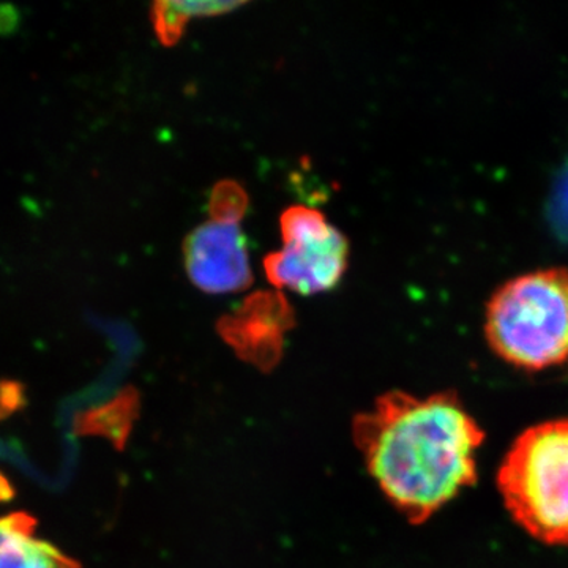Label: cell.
Returning a JSON list of instances; mask_svg holds the SVG:
<instances>
[{"instance_id": "1", "label": "cell", "mask_w": 568, "mask_h": 568, "mask_svg": "<svg viewBox=\"0 0 568 568\" xmlns=\"http://www.w3.org/2000/svg\"><path fill=\"white\" fill-rule=\"evenodd\" d=\"M354 439L388 503L422 525L476 484L485 433L454 392H390L355 417Z\"/></svg>"}, {"instance_id": "2", "label": "cell", "mask_w": 568, "mask_h": 568, "mask_svg": "<svg viewBox=\"0 0 568 568\" xmlns=\"http://www.w3.org/2000/svg\"><path fill=\"white\" fill-rule=\"evenodd\" d=\"M485 336L497 357L526 372L568 361V271L515 276L491 295Z\"/></svg>"}, {"instance_id": "3", "label": "cell", "mask_w": 568, "mask_h": 568, "mask_svg": "<svg viewBox=\"0 0 568 568\" xmlns=\"http://www.w3.org/2000/svg\"><path fill=\"white\" fill-rule=\"evenodd\" d=\"M497 487L529 536L568 545V418L541 422L521 433L500 465Z\"/></svg>"}, {"instance_id": "4", "label": "cell", "mask_w": 568, "mask_h": 568, "mask_svg": "<svg viewBox=\"0 0 568 568\" xmlns=\"http://www.w3.org/2000/svg\"><path fill=\"white\" fill-rule=\"evenodd\" d=\"M283 248L264 257V272L276 291L327 293L342 283L349 264V241L323 212L293 205L280 216Z\"/></svg>"}, {"instance_id": "5", "label": "cell", "mask_w": 568, "mask_h": 568, "mask_svg": "<svg viewBox=\"0 0 568 568\" xmlns=\"http://www.w3.org/2000/svg\"><path fill=\"white\" fill-rule=\"evenodd\" d=\"M186 274L207 294H231L253 283L248 245L241 222L211 219L194 227L183 244Z\"/></svg>"}, {"instance_id": "6", "label": "cell", "mask_w": 568, "mask_h": 568, "mask_svg": "<svg viewBox=\"0 0 568 568\" xmlns=\"http://www.w3.org/2000/svg\"><path fill=\"white\" fill-rule=\"evenodd\" d=\"M293 324V306L280 291H257L220 321L219 331L239 355L264 366L278 361L283 336Z\"/></svg>"}, {"instance_id": "7", "label": "cell", "mask_w": 568, "mask_h": 568, "mask_svg": "<svg viewBox=\"0 0 568 568\" xmlns=\"http://www.w3.org/2000/svg\"><path fill=\"white\" fill-rule=\"evenodd\" d=\"M31 515L10 514L0 518V568H81L50 541L36 536Z\"/></svg>"}, {"instance_id": "8", "label": "cell", "mask_w": 568, "mask_h": 568, "mask_svg": "<svg viewBox=\"0 0 568 568\" xmlns=\"http://www.w3.org/2000/svg\"><path fill=\"white\" fill-rule=\"evenodd\" d=\"M242 6V2H155L151 14L153 31L164 47H174L194 18L219 17Z\"/></svg>"}, {"instance_id": "9", "label": "cell", "mask_w": 568, "mask_h": 568, "mask_svg": "<svg viewBox=\"0 0 568 568\" xmlns=\"http://www.w3.org/2000/svg\"><path fill=\"white\" fill-rule=\"evenodd\" d=\"M248 194L234 181H223L213 189L209 212L211 219L241 222L248 209Z\"/></svg>"}, {"instance_id": "10", "label": "cell", "mask_w": 568, "mask_h": 568, "mask_svg": "<svg viewBox=\"0 0 568 568\" xmlns=\"http://www.w3.org/2000/svg\"><path fill=\"white\" fill-rule=\"evenodd\" d=\"M549 216L556 231L568 241V164L556 183Z\"/></svg>"}]
</instances>
